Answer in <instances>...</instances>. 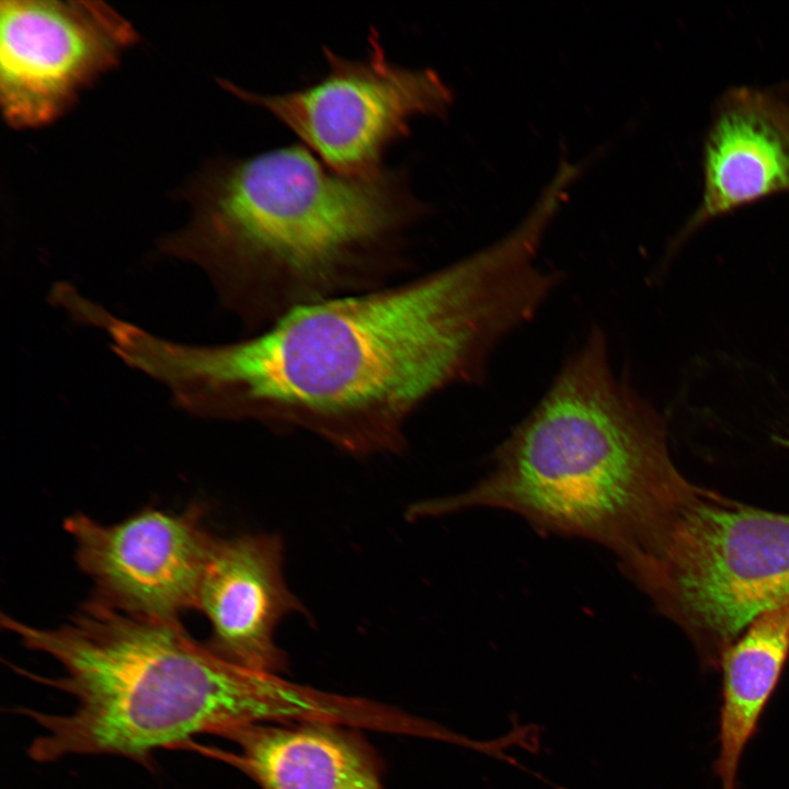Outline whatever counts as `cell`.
<instances>
[{
	"instance_id": "1",
	"label": "cell",
	"mask_w": 789,
	"mask_h": 789,
	"mask_svg": "<svg viewBox=\"0 0 789 789\" xmlns=\"http://www.w3.org/2000/svg\"><path fill=\"white\" fill-rule=\"evenodd\" d=\"M545 301L539 271L501 240L410 281L296 308L241 341L161 339L149 373L204 416L305 430L356 456L397 453L412 414L482 377Z\"/></svg>"
},
{
	"instance_id": "2",
	"label": "cell",
	"mask_w": 789,
	"mask_h": 789,
	"mask_svg": "<svg viewBox=\"0 0 789 789\" xmlns=\"http://www.w3.org/2000/svg\"><path fill=\"white\" fill-rule=\"evenodd\" d=\"M192 216L160 249L202 266L247 324L391 284L425 211L402 169L341 174L304 145L222 159L187 190Z\"/></svg>"
},
{
	"instance_id": "3",
	"label": "cell",
	"mask_w": 789,
	"mask_h": 789,
	"mask_svg": "<svg viewBox=\"0 0 789 789\" xmlns=\"http://www.w3.org/2000/svg\"><path fill=\"white\" fill-rule=\"evenodd\" d=\"M1 625L64 670L54 678L16 673L77 701L68 714L20 710L44 730L27 750L38 763L103 754L151 767L156 750L183 748L198 734L272 722L339 723L347 712L341 695L232 664L178 620L133 616L96 597L58 628L4 614Z\"/></svg>"
},
{
	"instance_id": "4",
	"label": "cell",
	"mask_w": 789,
	"mask_h": 789,
	"mask_svg": "<svg viewBox=\"0 0 789 789\" xmlns=\"http://www.w3.org/2000/svg\"><path fill=\"white\" fill-rule=\"evenodd\" d=\"M700 489L674 465L664 416L614 369L592 331L472 488L409 506L410 521L476 507L581 537L626 561L648 551Z\"/></svg>"
},
{
	"instance_id": "5",
	"label": "cell",
	"mask_w": 789,
	"mask_h": 789,
	"mask_svg": "<svg viewBox=\"0 0 789 789\" xmlns=\"http://www.w3.org/2000/svg\"><path fill=\"white\" fill-rule=\"evenodd\" d=\"M624 572L710 664L765 611L789 601V514L700 489Z\"/></svg>"
},
{
	"instance_id": "6",
	"label": "cell",
	"mask_w": 789,
	"mask_h": 789,
	"mask_svg": "<svg viewBox=\"0 0 789 789\" xmlns=\"http://www.w3.org/2000/svg\"><path fill=\"white\" fill-rule=\"evenodd\" d=\"M365 57L353 59L323 47L325 73L313 83L278 94L222 88L261 106L287 126L330 169L351 176L380 170L386 150L411 134L418 116H444L449 88L431 68L390 61L376 30Z\"/></svg>"
},
{
	"instance_id": "7",
	"label": "cell",
	"mask_w": 789,
	"mask_h": 789,
	"mask_svg": "<svg viewBox=\"0 0 789 789\" xmlns=\"http://www.w3.org/2000/svg\"><path fill=\"white\" fill-rule=\"evenodd\" d=\"M0 102L16 128L53 122L137 41L102 1L2 0Z\"/></svg>"
},
{
	"instance_id": "8",
	"label": "cell",
	"mask_w": 789,
	"mask_h": 789,
	"mask_svg": "<svg viewBox=\"0 0 789 789\" xmlns=\"http://www.w3.org/2000/svg\"><path fill=\"white\" fill-rule=\"evenodd\" d=\"M64 526L100 601L164 621H176L182 610L196 607L215 541L203 525L202 506L192 504L180 514L147 508L114 525L78 513Z\"/></svg>"
},
{
	"instance_id": "9",
	"label": "cell",
	"mask_w": 789,
	"mask_h": 789,
	"mask_svg": "<svg viewBox=\"0 0 789 789\" xmlns=\"http://www.w3.org/2000/svg\"><path fill=\"white\" fill-rule=\"evenodd\" d=\"M283 565L284 545L277 535L215 538L196 604L211 625L205 643L211 652L259 672L284 668L275 629L286 616L306 608L288 588Z\"/></svg>"
},
{
	"instance_id": "10",
	"label": "cell",
	"mask_w": 789,
	"mask_h": 789,
	"mask_svg": "<svg viewBox=\"0 0 789 789\" xmlns=\"http://www.w3.org/2000/svg\"><path fill=\"white\" fill-rule=\"evenodd\" d=\"M782 193L789 194V98L769 88L728 89L704 141L700 202L668 255L712 219Z\"/></svg>"
},
{
	"instance_id": "11",
	"label": "cell",
	"mask_w": 789,
	"mask_h": 789,
	"mask_svg": "<svg viewBox=\"0 0 789 789\" xmlns=\"http://www.w3.org/2000/svg\"><path fill=\"white\" fill-rule=\"evenodd\" d=\"M237 752L183 748L227 763L261 789H382L376 754L352 728L325 722L248 724L224 732Z\"/></svg>"
},
{
	"instance_id": "12",
	"label": "cell",
	"mask_w": 789,
	"mask_h": 789,
	"mask_svg": "<svg viewBox=\"0 0 789 789\" xmlns=\"http://www.w3.org/2000/svg\"><path fill=\"white\" fill-rule=\"evenodd\" d=\"M789 656V601L754 619L720 659L722 698L716 774L736 789L741 757Z\"/></svg>"
}]
</instances>
